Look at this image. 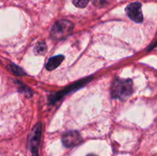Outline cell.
<instances>
[{
    "label": "cell",
    "mask_w": 157,
    "mask_h": 156,
    "mask_svg": "<svg viewBox=\"0 0 157 156\" xmlns=\"http://www.w3.org/2000/svg\"><path fill=\"white\" fill-rule=\"evenodd\" d=\"M90 80H91V77L84 78V79L81 80L71 84V85L67 87L66 89L63 90L62 91L58 92V93H55V94H53L52 96H50L48 98L49 102H50V103H55V102H56L57 101L61 99V98H62L64 95L67 94V93H70V92H72L75 90H77V89L81 88V87H82L83 86L86 85V84H87Z\"/></svg>",
    "instance_id": "3"
},
{
    "label": "cell",
    "mask_w": 157,
    "mask_h": 156,
    "mask_svg": "<svg viewBox=\"0 0 157 156\" xmlns=\"http://www.w3.org/2000/svg\"><path fill=\"white\" fill-rule=\"evenodd\" d=\"M114 0H92V2L96 7L105 8L110 6Z\"/></svg>",
    "instance_id": "9"
},
{
    "label": "cell",
    "mask_w": 157,
    "mask_h": 156,
    "mask_svg": "<svg viewBox=\"0 0 157 156\" xmlns=\"http://www.w3.org/2000/svg\"><path fill=\"white\" fill-rule=\"evenodd\" d=\"M9 67H10V70H12L15 74H16L17 76H22V75H24L25 73L22 68H21V67H18V66L15 65V64H10Z\"/></svg>",
    "instance_id": "10"
},
{
    "label": "cell",
    "mask_w": 157,
    "mask_h": 156,
    "mask_svg": "<svg viewBox=\"0 0 157 156\" xmlns=\"http://www.w3.org/2000/svg\"><path fill=\"white\" fill-rule=\"evenodd\" d=\"M62 143L67 148H72L79 145L82 141L81 136L78 131H69L62 136Z\"/></svg>",
    "instance_id": "5"
},
{
    "label": "cell",
    "mask_w": 157,
    "mask_h": 156,
    "mask_svg": "<svg viewBox=\"0 0 157 156\" xmlns=\"http://www.w3.org/2000/svg\"><path fill=\"white\" fill-rule=\"evenodd\" d=\"M142 5L140 2H133L128 5L126 8V13L132 21L136 23H141L144 20L142 13Z\"/></svg>",
    "instance_id": "4"
},
{
    "label": "cell",
    "mask_w": 157,
    "mask_h": 156,
    "mask_svg": "<svg viewBox=\"0 0 157 156\" xmlns=\"http://www.w3.org/2000/svg\"><path fill=\"white\" fill-rule=\"evenodd\" d=\"M90 0H73V3L76 7L84 8L87 6Z\"/></svg>",
    "instance_id": "12"
},
{
    "label": "cell",
    "mask_w": 157,
    "mask_h": 156,
    "mask_svg": "<svg viewBox=\"0 0 157 156\" xmlns=\"http://www.w3.org/2000/svg\"><path fill=\"white\" fill-rule=\"evenodd\" d=\"M64 57L63 55H57V56L52 57L46 64V69L48 70H53L56 69L64 60Z\"/></svg>",
    "instance_id": "7"
},
{
    "label": "cell",
    "mask_w": 157,
    "mask_h": 156,
    "mask_svg": "<svg viewBox=\"0 0 157 156\" xmlns=\"http://www.w3.org/2000/svg\"><path fill=\"white\" fill-rule=\"evenodd\" d=\"M133 82L130 79H117L113 81L111 87V96L116 99H124L133 93Z\"/></svg>",
    "instance_id": "1"
},
{
    "label": "cell",
    "mask_w": 157,
    "mask_h": 156,
    "mask_svg": "<svg viewBox=\"0 0 157 156\" xmlns=\"http://www.w3.org/2000/svg\"><path fill=\"white\" fill-rule=\"evenodd\" d=\"M19 90H20L19 91L21 92L24 95L27 96V97H31V96H32V91H31L30 89H29L28 87H26V86H25L23 84H21Z\"/></svg>",
    "instance_id": "11"
},
{
    "label": "cell",
    "mask_w": 157,
    "mask_h": 156,
    "mask_svg": "<svg viewBox=\"0 0 157 156\" xmlns=\"http://www.w3.org/2000/svg\"><path fill=\"white\" fill-rule=\"evenodd\" d=\"M41 134V125L38 123L35 126V132L31 140V149L34 156H38V147L39 145Z\"/></svg>",
    "instance_id": "6"
},
{
    "label": "cell",
    "mask_w": 157,
    "mask_h": 156,
    "mask_svg": "<svg viewBox=\"0 0 157 156\" xmlns=\"http://www.w3.org/2000/svg\"><path fill=\"white\" fill-rule=\"evenodd\" d=\"M87 156H96V155H95V154H87Z\"/></svg>",
    "instance_id": "13"
},
{
    "label": "cell",
    "mask_w": 157,
    "mask_h": 156,
    "mask_svg": "<svg viewBox=\"0 0 157 156\" xmlns=\"http://www.w3.org/2000/svg\"><path fill=\"white\" fill-rule=\"evenodd\" d=\"M74 24L68 20L56 21L51 30V37L54 40L60 41L67 38L73 32Z\"/></svg>",
    "instance_id": "2"
},
{
    "label": "cell",
    "mask_w": 157,
    "mask_h": 156,
    "mask_svg": "<svg viewBox=\"0 0 157 156\" xmlns=\"http://www.w3.org/2000/svg\"><path fill=\"white\" fill-rule=\"evenodd\" d=\"M46 51H47V46L44 41H41L37 43L35 48V52L36 54L43 55L46 53Z\"/></svg>",
    "instance_id": "8"
}]
</instances>
